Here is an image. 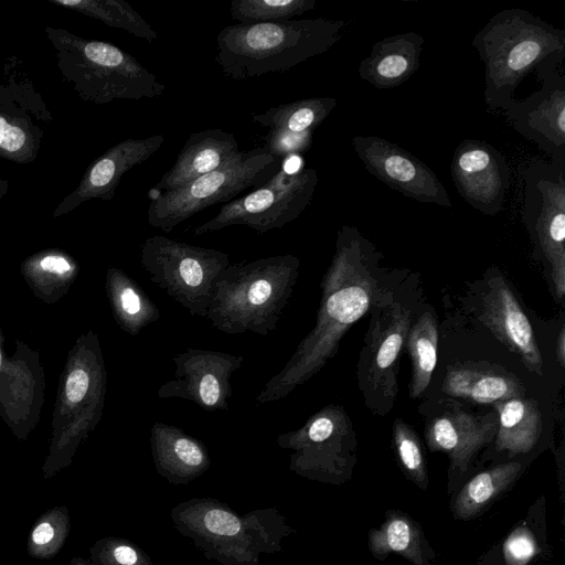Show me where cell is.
<instances>
[{"label":"cell","mask_w":565,"mask_h":565,"mask_svg":"<svg viewBox=\"0 0 565 565\" xmlns=\"http://www.w3.org/2000/svg\"><path fill=\"white\" fill-rule=\"evenodd\" d=\"M380 257L356 227H340L333 257L321 280L315 326L284 367L255 396L257 404L287 397L337 354L348 330L385 295L377 276Z\"/></svg>","instance_id":"obj_1"},{"label":"cell","mask_w":565,"mask_h":565,"mask_svg":"<svg viewBox=\"0 0 565 565\" xmlns=\"http://www.w3.org/2000/svg\"><path fill=\"white\" fill-rule=\"evenodd\" d=\"M472 47L484 66L483 97L491 109L505 110L523 78L541 65L563 61L565 29L520 8L493 14L475 34Z\"/></svg>","instance_id":"obj_2"},{"label":"cell","mask_w":565,"mask_h":565,"mask_svg":"<svg viewBox=\"0 0 565 565\" xmlns=\"http://www.w3.org/2000/svg\"><path fill=\"white\" fill-rule=\"evenodd\" d=\"M344 20L326 18L235 23L216 35L215 63L234 81L286 72L323 54L342 38Z\"/></svg>","instance_id":"obj_3"},{"label":"cell","mask_w":565,"mask_h":565,"mask_svg":"<svg viewBox=\"0 0 565 565\" xmlns=\"http://www.w3.org/2000/svg\"><path fill=\"white\" fill-rule=\"evenodd\" d=\"M291 254L228 265L213 285L205 318L226 334L276 331L299 278Z\"/></svg>","instance_id":"obj_4"},{"label":"cell","mask_w":565,"mask_h":565,"mask_svg":"<svg viewBox=\"0 0 565 565\" xmlns=\"http://www.w3.org/2000/svg\"><path fill=\"white\" fill-rule=\"evenodd\" d=\"M106 391L107 370L99 338L88 330L70 348L58 377L49 454L42 467L46 478L67 467L97 427Z\"/></svg>","instance_id":"obj_5"},{"label":"cell","mask_w":565,"mask_h":565,"mask_svg":"<svg viewBox=\"0 0 565 565\" xmlns=\"http://www.w3.org/2000/svg\"><path fill=\"white\" fill-rule=\"evenodd\" d=\"M44 33L55 51L62 79L84 102L106 105L156 98L166 89L153 73L113 43L51 25L45 26Z\"/></svg>","instance_id":"obj_6"},{"label":"cell","mask_w":565,"mask_h":565,"mask_svg":"<svg viewBox=\"0 0 565 565\" xmlns=\"http://www.w3.org/2000/svg\"><path fill=\"white\" fill-rule=\"evenodd\" d=\"M282 159L264 147L239 151L217 170L190 183L150 196L148 223L170 233L194 214L217 203H228L247 189L267 183L281 168Z\"/></svg>","instance_id":"obj_7"},{"label":"cell","mask_w":565,"mask_h":565,"mask_svg":"<svg viewBox=\"0 0 565 565\" xmlns=\"http://www.w3.org/2000/svg\"><path fill=\"white\" fill-rule=\"evenodd\" d=\"M140 263L151 282L191 316L205 318L213 285L230 257L222 250L153 235L140 246Z\"/></svg>","instance_id":"obj_8"},{"label":"cell","mask_w":565,"mask_h":565,"mask_svg":"<svg viewBox=\"0 0 565 565\" xmlns=\"http://www.w3.org/2000/svg\"><path fill=\"white\" fill-rule=\"evenodd\" d=\"M522 221L548 266L556 296L565 295V157L533 159L523 170Z\"/></svg>","instance_id":"obj_9"},{"label":"cell","mask_w":565,"mask_h":565,"mask_svg":"<svg viewBox=\"0 0 565 565\" xmlns=\"http://www.w3.org/2000/svg\"><path fill=\"white\" fill-rule=\"evenodd\" d=\"M371 311L356 374L364 403L372 412L383 415L392 409L398 393L401 352L413 322L411 310L387 295Z\"/></svg>","instance_id":"obj_10"},{"label":"cell","mask_w":565,"mask_h":565,"mask_svg":"<svg viewBox=\"0 0 565 565\" xmlns=\"http://www.w3.org/2000/svg\"><path fill=\"white\" fill-rule=\"evenodd\" d=\"M318 184L313 168L280 170L264 185L225 203L210 221L196 226L193 235L245 225L258 234L281 228L295 221L310 204Z\"/></svg>","instance_id":"obj_11"},{"label":"cell","mask_w":565,"mask_h":565,"mask_svg":"<svg viewBox=\"0 0 565 565\" xmlns=\"http://www.w3.org/2000/svg\"><path fill=\"white\" fill-rule=\"evenodd\" d=\"M52 121L24 61L6 57L0 66V158L19 164L36 160L45 126Z\"/></svg>","instance_id":"obj_12"},{"label":"cell","mask_w":565,"mask_h":565,"mask_svg":"<svg viewBox=\"0 0 565 565\" xmlns=\"http://www.w3.org/2000/svg\"><path fill=\"white\" fill-rule=\"evenodd\" d=\"M172 362L173 379L159 387L158 398H183L207 412L230 408L231 379L243 365L242 355L188 348L174 355Z\"/></svg>","instance_id":"obj_13"},{"label":"cell","mask_w":565,"mask_h":565,"mask_svg":"<svg viewBox=\"0 0 565 565\" xmlns=\"http://www.w3.org/2000/svg\"><path fill=\"white\" fill-rule=\"evenodd\" d=\"M352 147L365 170L392 190L419 203L452 206L436 173L406 149L377 136H355Z\"/></svg>","instance_id":"obj_14"},{"label":"cell","mask_w":565,"mask_h":565,"mask_svg":"<svg viewBox=\"0 0 565 565\" xmlns=\"http://www.w3.org/2000/svg\"><path fill=\"white\" fill-rule=\"evenodd\" d=\"M0 328V416L20 440L36 427L44 404V367L36 349L14 341V352L7 356Z\"/></svg>","instance_id":"obj_15"},{"label":"cell","mask_w":565,"mask_h":565,"mask_svg":"<svg viewBox=\"0 0 565 565\" xmlns=\"http://www.w3.org/2000/svg\"><path fill=\"white\" fill-rule=\"evenodd\" d=\"M562 62L541 65L536 70L541 88L503 110L513 129L550 159L565 157V77L557 68Z\"/></svg>","instance_id":"obj_16"},{"label":"cell","mask_w":565,"mask_h":565,"mask_svg":"<svg viewBox=\"0 0 565 565\" xmlns=\"http://www.w3.org/2000/svg\"><path fill=\"white\" fill-rule=\"evenodd\" d=\"M354 440L352 422L345 409L337 404L324 406L300 428L277 437L279 447L292 450L290 469L299 472L342 465Z\"/></svg>","instance_id":"obj_17"},{"label":"cell","mask_w":565,"mask_h":565,"mask_svg":"<svg viewBox=\"0 0 565 565\" xmlns=\"http://www.w3.org/2000/svg\"><path fill=\"white\" fill-rule=\"evenodd\" d=\"M451 180L459 195L486 215L499 214L510 185V168L502 153L490 143L466 139L455 149Z\"/></svg>","instance_id":"obj_18"},{"label":"cell","mask_w":565,"mask_h":565,"mask_svg":"<svg viewBox=\"0 0 565 565\" xmlns=\"http://www.w3.org/2000/svg\"><path fill=\"white\" fill-rule=\"evenodd\" d=\"M164 142L158 134L143 139H125L95 159L85 170L77 186L53 211L60 217L92 199L110 201L121 178L131 169L146 162Z\"/></svg>","instance_id":"obj_19"},{"label":"cell","mask_w":565,"mask_h":565,"mask_svg":"<svg viewBox=\"0 0 565 565\" xmlns=\"http://www.w3.org/2000/svg\"><path fill=\"white\" fill-rule=\"evenodd\" d=\"M334 97H308L292 103L269 107L254 114L253 122L268 128L265 150L280 159L307 151L312 135L335 108Z\"/></svg>","instance_id":"obj_20"},{"label":"cell","mask_w":565,"mask_h":565,"mask_svg":"<svg viewBox=\"0 0 565 565\" xmlns=\"http://www.w3.org/2000/svg\"><path fill=\"white\" fill-rule=\"evenodd\" d=\"M481 321L532 373L542 375L543 360L530 320L502 277L488 281Z\"/></svg>","instance_id":"obj_21"},{"label":"cell","mask_w":565,"mask_h":565,"mask_svg":"<svg viewBox=\"0 0 565 565\" xmlns=\"http://www.w3.org/2000/svg\"><path fill=\"white\" fill-rule=\"evenodd\" d=\"M238 152V142L233 132L220 128L192 132L172 167L149 191V198L179 189L217 170Z\"/></svg>","instance_id":"obj_22"},{"label":"cell","mask_w":565,"mask_h":565,"mask_svg":"<svg viewBox=\"0 0 565 565\" xmlns=\"http://www.w3.org/2000/svg\"><path fill=\"white\" fill-rule=\"evenodd\" d=\"M424 43V35L415 32L385 36L360 62L358 74L377 89L401 86L417 72Z\"/></svg>","instance_id":"obj_23"},{"label":"cell","mask_w":565,"mask_h":565,"mask_svg":"<svg viewBox=\"0 0 565 565\" xmlns=\"http://www.w3.org/2000/svg\"><path fill=\"white\" fill-rule=\"evenodd\" d=\"M497 429V413L477 416L459 409L430 420L426 440L431 450L447 452L465 469L470 457L495 436Z\"/></svg>","instance_id":"obj_24"},{"label":"cell","mask_w":565,"mask_h":565,"mask_svg":"<svg viewBox=\"0 0 565 565\" xmlns=\"http://www.w3.org/2000/svg\"><path fill=\"white\" fill-rule=\"evenodd\" d=\"M150 447L158 472L173 483L189 482L206 471L211 463L201 440L166 423H153Z\"/></svg>","instance_id":"obj_25"},{"label":"cell","mask_w":565,"mask_h":565,"mask_svg":"<svg viewBox=\"0 0 565 565\" xmlns=\"http://www.w3.org/2000/svg\"><path fill=\"white\" fill-rule=\"evenodd\" d=\"M79 271V264L73 255L57 247L33 253L20 265V273L33 296L45 305H54L62 299Z\"/></svg>","instance_id":"obj_26"},{"label":"cell","mask_w":565,"mask_h":565,"mask_svg":"<svg viewBox=\"0 0 565 565\" xmlns=\"http://www.w3.org/2000/svg\"><path fill=\"white\" fill-rule=\"evenodd\" d=\"M105 290L117 326L130 335L139 334L161 317L156 302L118 267H108Z\"/></svg>","instance_id":"obj_27"},{"label":"cell","mask_w":565,"mask_h":565,"mask_svg":"<svg viewBox=\"0 0 565 565\" xmlns=\"http://www.w3.org/2000/svg\"><path fill=\"white\" fill-rule=\"evenodd\" d=\"M443 392L480 404H495L522 397L524 387L516 379L472 366H448Z\"/></svg>","instance_id":"obj_28"},{"label":"cell","mask_w":565,"mask_h":565,"mask_svg":"<svg viewBox=\"0 0 565 565\" xmlns=\"http://www.w3.org/2000/svg\"><path fill=\"white\" fill-rule=\"evenodd\" d=\"M498 415L495 446L510 455L530 451L542 431V414L534 399L510 398L494 404Z\"/></svg>","instance_id":"obj_29"},{"label":"cell","mask_w":565,"mask_h":565,"mask_svg":"<svg viewBox=\"0 0 565 565\" xmlns=\"http://www.w3.org/2000/svg\"><path fill=\"white\" fill-rule=\"evenodd\" d=\"M438 327L431 312H423L411 324L406 347L412 362L409 395L416 398L430 383L437 362Z\"/></svg>","instance_id":"obj_30"},{"label":"cell","mask_w":565,"mask_h":565,"mask_svg":"<svg viewBox=\"0 0 565 565\" xmlns=\"http://www.w3.org/2000/svg\"><path fill=\"white\" fill-rule=\"evenodd\" d=\"M49 2L102 21L108 26L124 30L148 42L158 39L157 31L124 0H49Z\"/></svg>","instance_id":"obj_31"},{"label":"cell","mask_w":565,"mask_h":565,"mask_svg":"<svg viewBox=\"0 0 565 565\" xmlns=\"http://www.w3.org/2000/svg\"><path fill=\"white\" fill-rule=\"evenodd\" d=\"M521 470L519 462H508L473 477L460 492L456 510L468 516L505 488Z\"/></svg>","instance_id":"obj_32"},{"label":"cell","mask_w":565,"mask_h":565,"mask_svg":"<svg viewBox=\"0 0 565 565\" xmlns=\"http://www.w3.org/2000/svg\"><path fill=\"white\" fill-rule=\"evenodd\" d=\"M316 7V0H232L230 12L237 23L294 20Z\"/></svg>","instance_id":"obj_33"},{"label":"cell","mask_w":565,"mask_h":565,"mask_svg":"<svg viewBox=\"0 0 565 565\" xmlns=\"http://www.w3.org/2000/svg\"><path fill=\"white\" fill-rule=\"evenodd\" d=\"M70 515L65 507H57L44 513L33 526L28 552L32 557L47 559L63 546L70 533Z\"/></svg>","instance_id":"obj_34"},{"label":"cell","mask_w":565,"mask_h":565,"mask_svg":"<svg viewBox=\"0 0 565 565\" xmlns=\"http://www.w3.org/2000/svg\"><path fill=\"white\" fill-rule=\"evenodd\" d=\"M90 555L98 565H151L147 555L139 548L116 537L103 539L95 543L90 548Z\"/></svg>","instance_id":"obj_35"},{"label":"cell","mask_w":565,"mask_h":565,"mask_svg":"<svg viewBox=\"0 0 565 565\" xmlns=\"http://www.w3.org/2000/svg\"><path fill=\"white\" fill-rule=\"evenodd\" d=\"M394 444L403 466L416 476L424 475V457L416 433L401 418L393 425Z\"/></svg>","instance_id":"obj_36"},{"label":"cell","mask_w":565,"mask_h":565,"mask_svg":"<svg viewBox=\"0 0 565 565\" xmlns=\"http://www.w3.org/2000/svg\"><path fill=\"white\" fill-rule=\"evenodd\" d=\"M504 553L510 565H524L535 553L532 536L525 531H516L504 544Z\"/></svg>","instance_id":"obj_37"},{"label":"cell","mask_w":565,"mask_h":565,"mask_svg":"<svg viewBox=\"0 0 565 565\" xmlns=\"http://www.w3.org/2000/svg\"><path fill=\"white\" fill-rule=\"evenodd\" d=\"M411 537L409 525L403 520H394L386 527L385 541L391 551H405L411 543Z\"/></svg>","instance_id":"obj_38"},{"label":"cell","mask_w":565,"mask_h":565,"mask_svg":"<svg viewBox=\"0 0 565 565\" xmlns=\"http://www.w3.org/2000/svg\"><path fill=\"white\" fill-rule=\"evenodd\" d=\"M556 358L561 364V366L565 365V330L564 327L561 328V331L556 339Z\"/></svg>","instance_id":"obj_39"},{"label":"cell","mask_w":565,"mask_h":565,"mask_svg":"<svg viewBox=\"0 0 565 565\" xmlns=\"http://www.w3.org/2000/svg\"><path fill=\"white\" fill-rule=\"evenodd\" d=\"M9 186V180L0 178V200L8 193Z\"/></svg>","instance_id":"obj_40"},{"label":"cell","mask_w":565,"mask_h":565,"mask_svg":"<svg viewBox=\"0 0 565 565\" xmlns=\"http://www.w3.org/2000/svg\"><path fill=\"white\" fill-rule=\"evenodd\" d=\"M68 565H93L81 557L73 558Z\"/></svg>","instance_id":"obj_41"}]
</instances>
